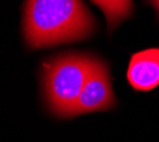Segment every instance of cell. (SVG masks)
I'll return each instance as SVG.
<instances>
[{
    "instance_id": "2",
    "label": "cell",
    "mask_w": 159,
    "mask_h": 142,
    "mask_svg": "<svg viewBox=\"0 0 159 142\" xmlns=\"http://www.w3.org/2000/svg\"><path fill=\"white\" fill-rule=\"evenodd\" d=\"M97 56L64 53L47 58L41 64L40 83L46 107L58 118H73L83 87Z\"/></svg>"
},
{
    "instance_id": "3",
    "label": "cell",
    "mask_w": 159,
    "mask_h": 142,
    "mask_svg": "<svg viewBox=\"0 0 159 142\" xmlns=\"http://www.w3.org/2000/svg\"><path fill=\"white\" fill-rule=\"evenodd\" d=\"M116 104L109 68L105 61L97 57L77 103L75 115L109 111Z\"/></svg>"
},
{
    "instance_id": "4",
    "label": "cell",
    "mask_w": 159,
    "mask_h": 142,
    "mask_svg": "<svg viewBox=\"0 0 159 142\" xmlns=\"http://www.w3.org/2000/svg\"><path fill=\"white\" fill-rule=\"evenodd\" d=\"M126 80L135 91H152L159 87V47L134 53L126 68Z\"/></svg>"
},
{
    "instance_id": "5",
    "label": "cell",
    "mask_w": 159,
    "mask_h": 142,
    "mask_svg": "<svg viewBox=\"0 0 159 142\" xmlns=\"http://www.w3.org/2000/svg\"><path fill=\"white\" fill-rule=\"evenodd\" d=\"M91 2L105 14L108 33H112L124 20L131 17L134 13L132 0H91Z\"/></svg>"
},
{
    "instance_id": "6",
    "label": "cell",
    "mask_w": 159,
    "mask_h": 142,
    "mask_svg": "<svg viewBox=\"0 0 159 142\" xmlns=\"http://www.w3.org/2000/svg\"><path fill=\"white\" fill-rule=\"evenodd\" d=\"M153 4H155V7L158 9V11H159V0H151Z\"/></svg>"
},
{
    "instance_id": "1",
    "label": "cell",
    "mask_w": 159,
    "mask_h": 142,
    "mask_svg": "<svg viewBox=\"0 0 159 142\" xmlns=\"http://www.w3.org/2000/svg\"><path fill=\"white\" fill-rule=\"evenodd\" d=\"M95 29V17L83 0H24L23 37L30 50L81 41Z\"/></svg>"
}]
</instances>
